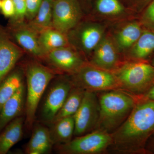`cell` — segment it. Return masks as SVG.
<instances>
[{"label":"cell","instance_id":"3957f363","mask_svg":"<svg viewBox=\"0 0 154 154\" xmlns=\"http://www.w3.org/2000/svg\"><path fill=\"white\" fill-rule=\"evenodd\" d=\"M23 69L27 88L25 126L26 129L31 131L35 123L36 112L41 99L50 83L57 74L49 67L36 60L27 62Z\"/></svg>","mask_w":154,"mask_h":154},{"label":"cell","instance_id":"603a6c76","mask_svg":"<svg viewBox=\"0 0 154 154\" xmlns=\"http://www.w3.org/2000/svg\"><path fill=\"white\" fill-rule=\"evenodd\" d=\"M85 92V91L83 88L74 85L63 105L51 123L62 119L74 115L82 103Z\"/></svg>","mask_w":154,"mask_h":154},{"label":"cell","instance_id":"52a82bcc","mask_svg":"<svg viewBox=\"0 0 154 154\" xmlns=\"http://www.w3.org/2000/svg\"><path fill=\"white\" fill-rule=\"evenodd\" d=\"M73 85L69 75H60L52 80L42 105L39 115L40 122L47 125L52 122Z\"/></svg>","mask_w":154,"mask_h":154},{"label":"cell","instance_id":"e575fe53","mask_svg":"<svg viewBox=\"0 0 154 154\" xmlns=\"http://www.w3.org/2000/svg\"><path fill=\"white\" fill-rule=\"evenodd\" d=\"M53 1H54V0H53Z\"/></svg>","mask_w":154,"mask_h":154},{"label":"cell","instance_id":"ac0fdd59","mask_svg":"<svg viewBox=\"0 0 154 154\" xmlns=\"http://www.w3.org/2000/svg\"><path fill=\"white\" fill-rule=\"evenodd\" d=\"M143 29L140 23L131 22L125 25L114 36V41L119 52L128 51L140 36Z\"/></svg>","mask_w":154,"mask_h":154},{"label":"cell","instance_id":"ba28073f","mask_svg":"<svg viewBox=\"0 0 154 154\" xmlns=\"http://www.w3.org/2000/svg\"><path fill=\"white\" fill-rule=\"evenodd\" d=\"M103 25L94 22H80L67 33L69 44L82 54H92L105 36Z\"/></svg>","mask_w":154,"mask_h":154},{"label":"cell","instance_id":"5bb4252c","mask_svg":"<svg viewBox=\"0 0 154 154\" xmlns=\"http://www.w3.org/2000/svg\"><path fill=\"white\" fill-rule=\"evenodd\" d=\"M7 29L14 41L22 49L33 57L42 60L44 56L38 42L39 33L25 23L8 26Z\"/></svg>","mask_w":154,"mask_h":154},{"label":"cell","instance_id":"cb8c5ba5","mask_svg":"<svg viewBox=\"0 0 154 154\" xmlns=\"http://www.w3.org/2000/svg\"><path fill=\"white\" fill-rule=\"evenodd\" d=\"M53 0H43L36 16L30 21L29 27L39 33L52 28V9Z\"/></svg>","mask_w":154,"mask_h":154},{"label":"cell","instance_id":"8fae6325","mask_svg":"<svg viewBox=\"0 0 154 154\" xmlns=\"http://www.w3.org/2000/svg\"><path fill=\"white\" fill-rule=\"evenodd\" d=\"M82 11L78 0H54L52 28L67 34L81 22Z\"/></svg>","mask_w":154,"mask_h":154},{"label":"cell","instance_id":"7402d4cb","mask_svg":"<svg viewBox=\"0 0 154 154\" xmlns=\"http://www.w3.org/2000/svg\"><path fill=\"white\" fill-rule=\"evenodd\" d=\"M25 76L22 68L13 69L0 85V110L24 82Z\"/></svg>","mask_w":154,"mask_h":154},{"label":"cell","instance_id":"277c9868","mask_svg":"<svg viewBox=\"0 0 154 154\" xmlns=\"http://www.w3.org/2000/svg\"><path fill=\"white\" fill-rule=\"evenodd\" d=\"M113 72L120 89L137 97L154 85V66L146 61L125 62Z\"/></svg>","mask_w":154,"mask_h":154},{"label":"cell","instance_id":"9a60e30c","mask_svg":"<svg viewBox=\"0 0 154 154\" xmlns=\"http://www.w3.org/2000/svg\"><path fill=\"white\" fill-rule=\"evenodd\" d=\"M25 88L23 84L0 110V132L14 119L21 116L25 106Z\"/></svg>","mask_w":154,"mask_h":154},{"label":"cell","instance_id":"1f68e13d","mask_svg":"<svg viewBox=\"0 0 154 154\" xmlns=\"http://www.w3.org/2000/svg\"><path fill=\"white\" fill-rule=\"evenodd\" d=\"M138 97L146 100H154V85L145 94Z\"/></svg>","mask_w":154,"mask_h":154},{"label":"cell","instance_id":"4fadbf2b","mask_svg":"<svg viewBox=\"0 0 154 154\" xmlns=\"http://www.w3.org/2000/svg\"><path fill=\"white\" fill-rule=\"evenodd\" d=\"M119 53L113 40L105 35L91 54L89 63L99 68L113 72L122 64Z\"/></svg>","mask_w":154,"mask_h":154},{"label":"cell","instance_id":"836d02e7","mask_svg":"<svg viewBox=\"0 0 154 154\" xmlns=\"http://www.w3.org/2000/svg\"><path fill=\"white\" fill-rule=\"evenodd\" d=\"M1 4H2V0H0V10H1Z\"/></svg>","mask_w":154,"mask_h":154},{"label":"cell","instance_id":"ffe728a7","mask_svg":"<svg viewBox=\"0 0 154 154\" xmlns=\"http://www.w3.org/2000/svg\"><path fill=\"white\" fill-rule=\"evenodd\" d=\"M154 52V31L146 29L128 51V57L131 60L146 61Z\"/></svg>","mask_w":154,"mask_h":154},{"label":"cell","instance_id":"f1b7e54d","mask_svg":"<svg viewBox=\"0 0 154 154\" xmlns=\"http://www.w3.org/2000/svg\"><path fill=\"white\" fill-rule=\"evenodd\" d=\"M1 10L5 17L11 19L14 17L15 8L13 0H2Z\"/></svg>","mask_w":154,"mask_h":154},{"label":"cell","instance_id":"44dd1931","mask_svg":"<svg viewBox=\"0 0 154 154\" xmlns=\"http://www.w3.org/2000/svg\"><path fill=\"white\" fill-rule=\"evenodd\" d=\"M38 42L44 57L54 50L70 45L67 34L53 28H48L39 33Z\"/></svg>","mask_w":154,"mask_h":154},{"label":"cell","instance_id":"d6a6232c","mask_svg":"<svg viewBox=\"0 0 154 154\" xmlns=\"http://www.w3.org/2000/svg\"><path fill=\"white\" fill-rule=\"evenodd\" d=\"M150 63L153 66H154V56H153V57L152 58L151 60Z\"/></svg>","mask_w":154,"mask_h":154},{"label":"cell","instance_id":"d4e9b609","mask_svg":"<svg viewBox=\"0 0 154 154\" xmlns=\"http://www.w3.org/2000/svg\"><path fill=\"white\" fill-rule=\"evenodd\" d=\"M96 8L99 14L109 17L119 16L125 10L120 0H96Z\"/></svg>","mask_w":154,"mask_h":154},{"label":"cell","instance_id":"30bf717a","mask_svg":"<svg viewBox=\"0 0 154 154\" xmlns=\"http://www.w3.org/2000/svg\"><path fill=\"white\" fill-rule=\"evenodd\" d=\"M74 116L75 137L96 129L100 116V106L96 92L85 91L82 103Z\"/></svg>","mask_w":154,"mask_h":154},{"label":"cell","instance_id":"484cf974","mask_svg":"<svg viewBox=\"0 0 154 154\" xmlns=\"http://www.w3.org/2000/svg\"><path fill=\"white\" fill-rule=\"evenodd\" d=\"M15 8L14 16L10 19L8 26H14L24 23L26 19V0H13Z\"/></svg>","mask_w":154,"mask_h":154},{"label":"cell","instance_id":"7c38bea8","mask_svg":"<svg viewBox=\"0 0 154 154\" xmlns=\"http://www.w3.org/2000/svg\"><path fill=\"white\" fill-rule=\"evenodd\" d=\"M24 54L22 49L0 24V85Z\"/></svg>","mask_w":154,"mask_h":154},{"label":"cell","instance_id":"4dcf8cb0","mask_svg":"<svg viewBox=\"0 0 154 154\" xmlns=\"http://www.w3.org/2000/svg\"><path fill=\"white\" fill-rule=\"evenodd\" d=\"M133 6L138 8L146 7L152 0H128Z\"/></svg>","mask_w":154,"mask_h":154},{"label":"cell","instance_id":"e0dca14e","mask_svg":"<svg viewBox=\"0 0 154 154\" xmlns=\"http://www.w3.org/2000/svg\"><path fill=\"white\" fill-rule=\"evenodd\" d=\"M25 117L19 116L8 123L0 132V154H7L23 136Z\"/></svg>","mask_w":154,"mask_h":154},{"label":"cell","instance_id":"6da1fadb","mask_svg":"<svg viewBox=\"0 0 154 154\" xmlns=\"http://www.w3.org/2000/svg\"><path fill=\"white\" fill-rule=\"evenodd\" d=\"M154 134V100L138 97L128 118L111 134L112 143L108 152L145 154L146 144Z\"/></svg>","mask_w":154,"mask_h":154},{"label":"cell","instance_id":"83f0119b","mask_svg":"<svg viewBox=\"0 0 154 154\" xmlns=\"http://www.w3.org/2000/svg\"><path fill=\"white\" fill-rule=\"evenodd\" d=\"M43 0H26V19L29 22L36 16Z\"/></svg>","mask_w":154,"mask_h":154},{"label":"cell","instance_id":"7a4b0ae2","mask_svg":"<svg viewBox=\"0 0 154 154\" xmlns=\"http://www.w3.org/2000/svg\"><path fill=\"white\" fill-rule=\"evenodd\" d=\"M100 116L96 129L111 134L125 121L138 97L121 89L96 92Z\"/></svg>","mask_w":154,"mask_h":154},{"label":"cell","instance_id":"2e32d148","mask_svg":"<svg viewBox=\"0 0 154 154\" xmlns=\"http://www.w3.org/2000/svg\"><path fill=\"white\" fill-rule=\"evenodd\" d=\"M30 140L25 148L28 154H48L54 146L49 128L42 123H34Z\"/></svg>","mask_w":154,"mask_h":154},{"label":"cell","instance_id":"d6986e66","mask_svg":"<svg viewBox=\"0 0 154 154\" xmlns=\"http://www.w3.org/2000/svg\"><path fill=\"white\" fill-rule=\"evenodd\" d=\"M50 134L54 145L67 143L74 134V116H68L49 125Z\"/></svg>","mask_w":154,"mask_h":154},{"label":"cell","instance_id":"4316f807","mask_svg":"<svg viewBox=\"0 0 154 154\" xmlns=\"http://www.w3.org/2000/svg\"><path fill=\"white\" fill-rule=\"evenodd\" d=\"M140 23L146 29L154 31V0H152L146 7Z\"/></svg>","mask_w":154,"mask_h":154},{"label":"cell","instance_id":"f546056e","mask_svg":"<svg viewBox=\"0 0 154 154\" xmlns=\"http://www.w3.org/2000/svg\"><path fill=\"white\" fill-rule=\"evenodd\" d=\"M145 154H154V134L149 138L146 144Z\"/></svg>","mask_w":154,"mask_h":154},{"label":"cell","instance_id":"5b68a950","mask_svg":"<svg viewBox=\"0 0 154 154\" xmlns=\"http://www.w3.org/2000/svg\"><path fill=\"white\" fill-rule=\"evenodd\" d=\"M111 143V134L96 129L75 137L67 143L55 146V149L61 154H101L108 152Z\"/></svg>","mask_w":154,"mask_h":154},{"label":"cell","instance_id":"8992f818","mask_svg":"<svg viewBox=\"0 0 154 154\" xmlns=\"http://www.w3.org/2000/svg\"><path fill=\"white\" fill-rule=\"evenodd\" d=\"M70 76L74 85L83 88L85 91L96 93L120 89L113 72L99 68L89 62Z\"/></svg>","mask_w":154,"mask_h":154},{"label":"cell","instance_id":"9c48e42d","mask_svg":"<svg viewBox=\"0 0 154 154\" xmlns=\"http://www.w3.org/2000/svg\"><path fill=\"white\" fill-rule=\"evenodd\" d=\"M42 60L58 75L73 74L88 62L82 54L71 45L54 50Z\"/></svg>","mask_w":154,"mask_h":154}]
</instances>
